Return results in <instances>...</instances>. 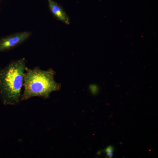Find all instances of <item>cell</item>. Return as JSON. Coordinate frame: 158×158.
Wrapping results in <instances>:
<instances>
[{"mask_svg":"<svg viewBox=\"0 0 158 158\" xmlns=\"http://www.w3.org/2000/svg\"><path fill=\"white\" fill-rule=\"evenodd\" d=\"M26 61L25 58L14 61L0 72V94L3 103L14 105L21 101Z\"/></svg>","mask_w":158,"mask_h":158,"instance_id":"6da1fadb","label":"cell"},{"mask_svg":"<svg viewBox=\"0 0 158 158\" xmlns=\"http://www.w3.org/2000/svg\"><path fill=\"white\" fill-rule=\"evenodd\" d=\"M54 75L51 70L44 71L37 67L32 69L26 67L21 101L34 97L46 98L51 92L58 90L59 86L54 80Z\"/></svg>","mask_w":158,"mask_h":158,"instance_id":"7a4b0ae2","label":"cell"},{"mask_svg":"<svg viewBox=\"0 0 158 158\" xmlns=\"http://www.w3.org/2000/svg\"><path fill=\"white\" fill-rule=\"evenodd\" d=\"M30 35L29 32H22L0 39V51L16 47L26 40Z\"/></svg>","mask_w":158,"mask_h":158,"instance_id":"3957f363","label":"cell"},{"mask_svg":"<svg viewBox=\"0 0 158 158\" xmlns=\"http://www.w3.org/2000/svg\"><path fill=\"white\" fill-rule=\"evenodd\" d=\"M50 11L58 20L68 25L70 23L69 17L61 6L52 0H47Z\"/></svg>","mask_w":158,"mask_h":158,"instance_id":"277c9868","label":"cell"},{"mask_svg":"<svg viewBox=\"0 0 158 158\" xmlns=\"http://www.w3.org/2000/svg\"><path fill=\"white\" fill-rule=\"evenodd\" d=\"M114 151V148L111 146H108L105 149V152L109 158L112 157Z\"/></svg>","mask_w":158,"mask_h":158,"instance_id":"5b68a950","label":"cell"}]
</instances>
